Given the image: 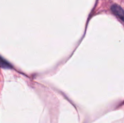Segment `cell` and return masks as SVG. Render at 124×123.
<instances>
[{
  "mask_svg": "<svg viewBox=\"0 0 124 123\" xmlns=\"http://www.w3.org/2000/svg\"><path fill=\"white\" fill-rule=\"evenodd\" d=\"M1 67L4 68H11L10 65L9 63H8L6 61H4L2 59H1Z\"/></svg>",
  "mask_w": 124,
  "mask_h": 123,
  "instance_id": "2",
  "label": "cell"
},
{
  "mask_svg": "<svg viewBox=\"0 0 124 123\" xmlns=\"http://www.w3.org/2000/svg\"><path fill=\"white\" fill-rule=\"evenodd\" d=\"M111 10L115 15L124 22V10L121 6L117 4H113L111 6Z\"/></svg>",
  "mask_w": 124,
  "mask_h": 123,
  "instance_id": "1",
  "label": "cell"
}]
</instances>
